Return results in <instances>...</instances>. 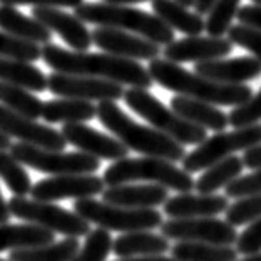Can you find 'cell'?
Listing matches in <instances>:
<instances>
[{
  "label": "cell",
  "instance_id": "47",
  "mask_svg": "<svg viewBox=\"0 0 261 261\" xmlns=\"http://www.w3.org/2000/svg\"><path fill=\"white\" fill-rule=\"evenodd\" d=\"M119 261H176L174 258H168L164 254H156V256H134V258H122Z\"/></svg>",
  "mask_w": 261,
  "mask_h": 261
},
{
  "label": "cell",
  "instance_id": "10",
  "mask_svg": "<svg viewBox=\"0 0 261 261\" xmlns=\"http://www.w3.org/2000/svg\"><path fill=\"white\" fill-rule=\"evenodd\" d=\"M10 154L23 166L50 176L64 174H94L100 168V161L86 152L50 151L15 142L10 146Z\"/></svg>",
  "mask_w": 261,
  "mask_h": 261
},
{
  "label": "cell",
  "instance_id": "13",
  "mask_svg": "<svg viewBox=\"0 0 261 261\" xmlns=\"http://www.w3.org/2000/svg\"><path fill=\"white\" fill-rule=\"evenodd\" d=\"M106 185L102 177L96 174H64L40 179L32 185V199L61 201V199H86L102 194Z\"/></svg>",
  "mask_w": 261,
  "mask_h": 261
},
{
  "label": "cell",
  "instance_id": "52",
  "mask_svg": "<svg viewBox=\"0 0 261 261\" xmlns=\"http://www.w3.org/2000/svg\"><path fill=\"white\" fill-rule=\"evenodd\" d=\"M254 5H261V0H253Z\"/></svg>",
  "mask_w": 261,
  "mask_h": 261
},
{
  "label": "cell",
  "instance_id": "4",
  "mask_svg": "<svg viewBox=\"0 0 261 261\" xmlns=\"http://www.w3.org/2000/svg\"><path fill=\"white\" fill-rule=\"evenodd\" d=\"M75 15L84 23L119 29V31L144 37L158 45H168L174 40V31L166 25L161 19H158L151 12L129 7V5L82 2L79 7H75Z\"/></svg>",
  "mask_w": 261,
  "mask_h": 261
},
{
  "label": "cell",
  "instance_id": "34",
  "mask_svg": "<svg viewBox=\"0 0 261 261\" xmlns=\"http://www.w3.org/2000/svg\"><path fill=\"white\" fill-rule=\"evenodd\" d=\"M241 0H216L207 12L204 31L211 37H223L229 31Z\"/></svg>",
  "mask_w": 261,
  "mask_h": 261
},
{
  "label": "cell",
  "instance_id": "29",
  "mask_svg": "<svg viewBox=\"0 0 261 261\" xmlns=\"http://www.w3.org/2000/svg\"><path fill=\"white\" fill-rule=\"evenodd\" d=\"M243 169H245L243 159L233 154L206 168L198 181H194V189L199 194H215L221 188H226L236 177H240Z\"/></svg>",
  "mask_w": 261,
  "mask_h": 261
},
{
  "label": "cell",
  "instance_id": "16",
  "mask_svg": "<svg viewBox=\"0 0 261 261\" xmlns=\"http://www.w3.org/2000/svg\"><path fill=\"white\" fill-rule=\"evenodd\" d=\"M61 134L67 144H72L81 152H86L96 159H108V161H119L127 158L129 149L112 136L99 133L86 122L79 124H64Z\"/></svg>",
  "mask_w": 261,
  "mask_h": 261
},
{
  "label": "cell",
  "instance_id": "18",
  "mask_svg": "<svg viewBox=\"0 0 261 261\" xmlns=\"http://www.w3.org/2000/svg\"><path fill=\"white\" fill-rule=\"evenodd\" d=\"M32 17L50 32L61 35L64 42L72 50L84 52L92 44L87 25L74 14L64 12L59 7H34Z\"/></svg>",
  "mask_w": 261,
  "mask_h": 261
},
{
  "label": "cell",
  "instance_id": "7",
  "mask_svg": "<svg viewBox=\"0 0 261 261\" xmlns=\"http://www.w3.org/2000/svg\"><path fill=\"white\" fill-rule=\"evenodd\" d=\"M74 213L87 223H96L99 228L119 233L152 231L163 224V215L156 207H122L94 198L75 199Z\"/></svg>",
  "mask_w": 261,
  "mask_h": 261
},
{
  "label": "cell",
  "instance_id": "11",
  "mask_svg": "<svg viewBox=\"0 0 261 261\" xmlns=\"http://www.w3.org/2000/svg\"><path fill=\"white\" fill-rule=\"evenodd\" d=\"M161 234L168 240L176 241H194V243H211V245L233 246L238 238L236 228L231 226L226 219L213 218H186V219H169L163 223Z\"/></svg>",
  "mask_w": 261,
  "mask_h": 261
},
{
  "label": "cell",
  "instance_id": "30",
  "mask_svg": "<svg viewBox=\"0 0 261 261\" xmlns=\"http://www.w3.org/2000/svg\"><path fill=\"white\" fill-rule=\"evenodd\" d=\"M171 258L176 261H236L238 251L231 246L211 245V243L177 241L171 246Z\"/></svg>",
  "mask_w": 261,
  "mask_h": 261
},
{
  "label": "cell",
  "instance_id": "14",
  "mask_svg": "<svg viewBox=\"0 0 261 261\" xmlns=\"http://www.w3.org/2000/svg\"><path fill=\"white\" fill-rule=\"evenodd\" d=\"M0 130L7 134L9 138L19 139V142L42 147V149L64 151V147L67 146L61 130L20 114H15V112L4 108L2 104H0Z\"/></svg>",
  "mask_w": 261,
  "mask_h": 261
},
{
  "label": "cell",
  "instance_id": "51",
  "mask_svg": "<svg viewBox=\"0 0 261 261\" xmlns=\"http://www.w3.org/2000/svg\"><path fill=\"white\" fill-rule=\"evenodd\" d=\"M176 2L185 5V7H193V5H194V0H176Z\"/></svg>",
  "mask_w": 261,
  "mask_h": 261
},
{
  "label": "cell",
  "instance_id": "36",
  "mask_svg": "<svg viewBox=\"0 0 261 261\" xmlns=\"http://www.w3.org/2000/svg\"><path fill=\"white\" fill-rule=\"evenodd\" d=\"M224 213H226V221L234 228L256 221L261 218V193L240 198L236 203L228 206Z\"/></svg>",
  "mask_w": 261,
  "mask_h": 261
},
{
  "label": "cell",
  "instance_id": "1",
  "mask_svg": "<svg viewBox=\"0 0 261 261\" xmlns=\"http://www.w3.org/2000/svg\"><path fill=\"white\" fill-rule=\"evenodd\" d=\"M40 59L61 74L96 77L139 89H149L154 84L147 69L139 61L116 57L106 52L92 54L87 50H67L49 42L40 47Z\"/></svg>",
  "mask_w": 261,
  "mask_h": 261
},
{
  "label": "cell",
  "instance_id": "22",
  "mask_svg": "<svg viewBox=\"0 0 261 261\" xmlns=\"http://www.w3.org/2000/svg\"><path fill=\"white\" fill-rule=\"evenodd\" d=\"M171 109L188 122L199 126L203 129H211L216 133H221L228 127V114L218 109L216 106L203 102V100L174 96L171 99Z\"/></svg>",
  "mask_w": 261,
  "mask_h": 261
},
{
  "label": "cell",
  "instance_id": "35",
  "mask_svg": "<svg viewBox=\"0 0 261 261\" xmlns=\"http://www.w3.org/2000/svg\"><path fill=\"white\" fill-rule=\"evenodd\" d=\"M112 251V236L108 229H91L82 248L77 250L70 261H106Z\"/></svg>",
  "mask_w": 261,
  "mask_h": 261
},
{
  "label": "cell",
  "instance_id": "41",
  "mask_svg": "<svg viewBox=\"0 0 261 261\" xmlns=\"http://www.w3.org/2000/svg\"><path fill=\"white\" fill-rule=\"evenodd\" d=\"M234 245V250L238 251V254L241 253L245 256L261 251V218L248 224L246 229L238 234Z\"/></svg>",
  "mask_w": 261,
  "mask_h": 261
},
{
  "label": "cell",
  "instance_id": "39",
  "mask_svg": "<svg viewBox=\"0 0 261 261\" xmlns=\"http://www.w3.org/2000/svg\"><path fill=\"white\" fill-rule=\"evenodd\" d=\"M226 34H228L226 39L231 44L250 50L253 57L261 62V31L240 23V25H231Z\"/></svg>",
  "mask_w": 261,
  "mask_h": 261
},
{
  "label": "cell",
  "instance_id": "37",
  "mask_svg": "<svg viewBox=\"0 0 261 261\" xmlns=\"http://www.w3.org/2000/svg\"><path fill=\"white\" fill-rule=\"evenodd\" d=\"M0 57L19 59L25 62H35L40 59V45L25 42L0 31Z\"/></svg>",
  "mask_w": 261,
  "mask_h": 261
},
{
  "label": "cell",
  "instance_id": "3",
  "mask_svg": "<svg viewBox=\"0 0 261 261\" xmlns=\"http://www.w3.org/2000/svg\"><path fill=\"white\" fill-rule=\"evenodd\" d=\"M96 117H99L100 124L130 151L149 158H161L171 163L182 161L186 156L185 146L154 127L136 122L114 100L99 102V106H96Z\"/></svg>",
  "mask_w": 261,
  "mask_h": 261
},
{
  "label": "cell",
  "instance_id": "9",
  "mask_svg": "<svg viewBox=\"0 0 261 261\" xmlns=\"http://www.w3.org/2000/svg\"><path fill=\"white\" fill-rule=\"evenodd\" d=\"M261 142V122L254 126L240 127L231 133H218L211 138H206L201 144H198L191 152H186L182 158V169L186 173H198L211 164L221 161L224 158L233 156L238 151H246L250 147Z\"/></svg>",
  "mask_w": 261,
  "mask_h": 261
},
{
  "label": "cell",
  "instance_id": "43",
  "mask_svg": "<svg viewBox=\"0 0 261 261\" xmlns=\"http://www.w3.org/2000/svg\"><path fill=\"white\" fill-rule=\"evenodd\" d=\"M236 19L241 25L261 31V5H245L236 12Z\"/></svg>",
  "mask_w": 261,
  "mask_h": 261
},
{
  "label": "cell",
  "instance_id": "20",
  "mask_svg": "<svg viewBox=\"0 0 261 261\" xmlns=\"http://www.w3.org/2000/svg\"><path fill=\"white\" fill-rule=\"evenodd\" d=\"M228 198L221 194H191L179 193L168 198L164 203V213L171 219L186 218H213L228 210Z\"/></svg>",
  "mask_w": 261,
  "mask_h": 261
},
{
  "label": "cell",
  "instance_id": "12",
  "mask_svg": "<svg viewBox=\"0 0 261 261\" xmlns=\"http://www.w3.org/2000/svg\"><path fill=\"white\" fill-rule=\"evenodd\" d=\"M47 89L57 97L65 99H81V100H119L124 96V86L117 82L96 79V77L74 75L54 72L47 77Z\"/></svg>",
  "mask_w": 261,
  "mask_h": 261
},
{
  "label": "cell",
  "instance_id": "33",
  "mask_svg": "<svg viewBox=\"0 0 261 261\" xmlns=\"http://www.w3.org/2000/svg\"><path fill=\"white\" fill-rule=\"evenodd\" d=\"M0 179L19 198H25V194H31V176L23 169V164H20L7 151H0Z\"/></svg>",
  "mask_w": 261,
  "mask_h": 261
},
{
  "label": "cell",
  "instance_id": "6",
  "mask_svg": "<svg viewBox=\"0 0 261 261\" xmlns=\"http://www.w3.org/2000/svg\"><path fill=\"white\" fill-rule=\"evenodd\" d=\"M122 99L129 109H133L136 114L146 119L154 129L182 146H198L207 138L206 129L194 126L179 117L173 109L166 108L158 97L147 92V89L130 87L124 91Z\"/></svg>",
  "mask_w": 261,
  "mask_h": 261
},
{
  "label": "cell",
  "instance_id": "50",
  "mask_svg": "<svg viewBox=\"0 0 261 261\" xmlns=\"http://www.w3.org/2000/svg\"><path fill=\"white\" fill-rule=\"evenodd\" d=\"M236 261H261V251L254 253V254H250V256H246V258H243V259H236Z\"/></svg>",
  "mask_w": 261,
  "mask_h": 261
},
{
  "label": "cell",
  "instance_id": "23",
  "mask_svg": "<svg viewBox=\"0 0 261 261\" xmlns=\"http://www.w3.org/2000/svg\"><path fill=\"white\" fill-rule=\"evenodd\" d=\"M0 29L20 40L32 44H49L52 39V32L37 22L34 17L23 15L14 5H2L0 7Z\"/></svg>",
  "mask_w": 261,
  "mask_h": 261
},
{
  "label": "cell",
  "instance_id": "26",
  "mask_svg": "<svg viewBox=\"0 0 261 261\" xmlns=\"http://www.w3.org/2000/svg\"><path fill=\"white\" fill-rule=\"evenodd\" d=\"M54 241V233L35 224H0V253L7 250H23V248L44 246Z\"/></svg>",
  "mask_w": 261,
  "mask_h": 261
},
{
  "label": "cell",
  "instance_id": "40",
  "mask_svg": "<svg viewBox=\"0 0 261 261\" xmlns=\"http://www.w3.org/2000/svg\"><path fill=\"white\" fill-rule=\"evenodd\" d=\"M261 193V168L254 169V173L240 176L234 181L224 188V196L226 198H245L250 194H259Z\"/></svg>",
  "mask_w": 261,
  "mask_h": 261
},
{
  "label": "cell",
  "instance_id": "5",
  "mask_svg": "<svg viewBox=\"0 0 261 261\" xmlns=\"http://www.w3.org/2000/svg\"><path fill=\"white\" fill-rule=\"evenodd\" d=\"M104 185L119 186L133 181H146L177 193H191L194 189L193 176L174 163L161 158H124L114 161L102 176Z\"/></svg>",
  "mask_w": 261,
  "mask_h": 261
},
{
  "label": "cell",
  "instance_id": "2",
  "mask_svg": "<svg viewBox=\"0 0 261 261\" xmlns=\"http://www.w3.org/2000/svg\"><path fill=\"white\" fill-rule=\"evenodd\" d=\"M146 69L152 82L161 87L177 92V96L198 99L213 106L236 108L253 96V89L246 84H223V82L206 79L166 59H152Z\"/></svg>",
  "mask_w": 261,
  "mask_h": 261
},
{
  "label": "cell",
  "instance_id": "42",
  "mask_svg": "<svg viewBox=\"0 0 261 261\" xmlns=\"http://www.w3.org/2000/svg\"><path fill=\"white\" fill-rule=\"evenodd\" d=\"M4 5H32V7H69L75 9L84 0H0Z\"/></svg>",
  "mask_w": 261,
  "mask_h": 261
},
{
  "label": "cell",
  "instance_id": "49",
  "mask_svg": "<svg viewBox=\"0 0 261 261\" xmlns=\"http://www.w3.org/2000/svg\"><path fill=\"white\" fill-rule=\"evenodd\" d=\"M106 4H114V5H130V4H141V2H149V0H102Z\"/></svg>",
  "mask_w": 261,
  "mask_h": 261
},
{
  "label": "cell",
  "instance_id": "15",
  "mask_svg": "<svg viewBox=\"0 0 261 261\" xmlns=\"http://www.w3.org/2000/svg\"><path fill=\"white\" fill-rule=\"evenodd\" d=\"M91 39L106 54L133 61H152L163 52L161 45L119 29L96 27L91 32Z\"/></svg>",
  "mask_w": 261,
  "mask_h": 261
},
{
  "label": "cell",
  "instance_id": "38",
  "mask_svg": "<svg viewBox=\"0 0 261 261\" xmlns=\"http://www.w3.org/2000/svg\"><path fill=\"white\" fill-rule=\"evenodd\" d=\"M261 121V89L253 94V96L240 106L233 108V111L228 114V126H233L234 129L248 127L259 124Z\"/></svg>",
  "mask_w": 261,
  "mask_h": 261
},
{
  "label": "cell",
  "instance_id": "48",
  "mask_svg": "<svg viewBox=\"0 0 261 261\" xmlns=\"http://www.w3.org/2000/svg\"><path fill=\"white\" fill-rule=\"evenodd\" d=\"M10 146H12L10 138L5 133L0 130V151H7V149H10Z\"/></svg>",
  "mask_w": 261,
  "mask_h": 261
},
{
  "label": "cell",
  "instance_id": "19",
  "mask_svg": "<svg viewBox=\"0 0 261 261\" xmlns=\"http://www.w3.org/2000/svg\"><path fill=\"white\" fill-rule=\"evenodd\" d=\"M194 72L223 84H246L248 81H254L261 75V62L250 56L216 59V61L198 62L194 65Z\"/></svg>",
  "mask_w": 261,
  "mask_h": 261
},
{
  "label": "cell",
  "instance_id": "31",
  "mask_svg": "<svg viewBox=\"0 0 261 261\" xmlns=\"http://www.w3.org/2000/svg\"><path fill=\"white\" fill-rule=\"evenodd\" d=\"M81 248L77 238H65L44 246L14 250L9 254V261H70Z\"/></svg>",
  "mask_w": 261,
  "mask_h": 261
},
{
  "label": "cell",
  "instance_id": "17",
  "mask_svg": "<svg viewBox=\"0 0 261 261\" xmlns=\"http://www.w3.org/2000/svg\"><path fill=\"white\" fill-rule=\"evenodd\" d=\"M233 52V44L224 37H211V35H188L186 39L173 40L164 45V59L174 64L185 62H207L223 59Z\"/></svg>",
  "mask_w": 261,
  "mask_h": 261
},
{
  "label": "cell",
  "instance_id": "8",
  "mask_svg": "<svg viewBox=\"0 0 261 261\" xmlns=\"http://www.w3.org/2000/svg\"><path fill=\"white\" fill-rule=\"evenodd\" d=\"M12 216L22 219L29 224H35L50 233L64 234L67 238H81L89 234L91 223L82 219L77 213L50 203V201H37L14 196L7 201Z\"/></svg>",
  "mask_w": 261,
  "mask_h": 261
},
{
  "label": "cell",
  "instance_id": "27",
  "mask_svg": "<svg viewBox=\"0 0 261 261\" xmlns=\"http://www.w3.org/2000/svg\"><path fill=\"white\" fill-rule=\"evenodd\" d=\"M0 82L19 86L31 92H44L47 89V77L32 62L19 59L0 57Z\"/></svg>",
  "mask_w": 261,
  "mask_h": 261
},
{
  "label": "cell",
  "instance_id": "53",
  "mask_svg": "<svg viewBox=\"0 0 261 261\" xmlns=\"http://www.w3.org/2000/svg\"><path fill=\"white\" fill-rule=\"evenodd\" d=\"M0 261H9V259H2V258H0Z\"/></svg>",
  "mask_w": 261,
  "mask_h": 261
},
{
  "label": "cell",
  "instance_id": "21",
  "mask_svg": "<svg viewBox=\"0 0 261 261\" xmlns=\"http://www.w3.org/2000/svg\"><path fill=\"white\" fill-rule=\"evenodd\" d=\"M169 198L168 189L158 185H119L102 191V201L122 207H156Z\"/></svg>",
  "mask_w": 261,
  "mask_h": 261
},
{
  "label": "cell",
  "instance_id": "24",
  "mask_svg": "<svg viewBox=\"0 0 261 261\" xmlns=\"http://www.w3.org/2000/svg\"><path fill=\"white\" fill-rule=\"evenodd\" d=\"M171 250L169 240L163 234H154L152 231H133L124 233L112 241V251L119 258L134 256H156Z\"/></svg>",
  "mask_w": 261,
  "mask_h": 261
},
{
  "label": "cell",
  "instance_id": "25",
  "mask_svg": "<svg viewBox=\"0 0 261 261\" xmlns=\"http://www.w3.org/2000/svg\"><path fill=\"white\" fill-rule=\"evenodd\" d=\"M151 5L152 14L173 31H179L186 35H201L204 31L203 15L191 12L176 0H151Z\"/></svg>",
  "mask_w": 261,
  "mask_h": 261
},
{
  "label": "cell",
  "instance_id": "45",
  "mask_svg": "<svg viewBox=\"0 0 261 261\" xmlns=\"http://www.w3.org/2000/svg\"><path fill=\"white\" fill-rule=\"evenodd\" d=\"M216 0H194V5L193 7L196 9V14L199 15H206L210 9L213 7V4H215Z\"/></svg>",
  "mask_w": 261,
  "mask_h": 261
},
{
  "label": "cell",
  "instance_id": "44",
  "mask_svg": "<svg viewBox=\"0 0 261 261\" xmlns=\"http://www.w3.org/2000/svg\"><path fill=\"white\" fill-rule=\"evenodd\" d=\"M243 159V164L245 168H250V169H259L261 168V142L256 146L250 147V149L245 151V156L241 158Z\"/></svg>",
  "mask_w": 261,
  "mask_h": 261
},
{
  "label": "cell",
  "instance_id": "46",
  "mask_svg": "<svg viewBox=\"0 0 261 261\" xmlns=\"http://www.w3.org/2000/svg\"><path fill=\"white\" fill-rule=\"evenodd\" d=\"M10 211H9V204L7 201L4 199L2 193H0V224H5L10 221Z\"/></svg>",
  "mask_w": 261,
  "mask_h": 261
},
{
  "label": "cell",
  "instance_id": "28",
  "mask_svg": "<svg viewBox=\"0 0 261 261\" xmlns=\"http://www.w3.org/2000/svg\"><path fill=\"white\" fill-rule=\"evenodd\" d=\"M45 122L50 124H79L87 122L96 117V106L89 100L81 99H52L44 102L42 116Z\"/></svg>",
  "mask_w": 261,
  "mask_h": 261
},
{
  "label": "cell",
  "instance_id": "32",
  "mask_svg": "<svg viewBox=\"0 0 261 261\" xmlns=\"http://www.w3.org/2000/svg\"><path fill=\"white\" fill-rule=\"evenodd\" d=\"M0 104L9 111L20 114L29 119H39L42 116L44 102L31 91L22 89L19 86H12L0 82Z\"/></svg>",
  "mask_w": 261,
  "mask_h": 261
}]
</instances>
